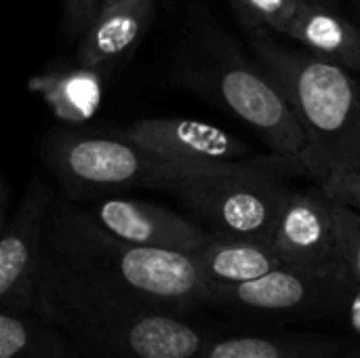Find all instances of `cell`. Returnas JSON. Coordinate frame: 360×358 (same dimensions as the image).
<instances>
[{
    "label": "cell",
    "instance_id": "ac0fdd59",
    "mask_svg": "<svg viewBox=\"0 0 360 358\" xmlns=\"http://www.w3.org/2000/svg\"><path fill=\"white\" fill-rule=\"evenodd\" d=\"M306 175L331 203L348 207L360 215V169L340 162H312Z\"/></svg>",
    "mask_w": 360,
    "mask_h": 358
},
{
    "label": "cell",
    "instance_id": "ba28073f",
    "mask_svg": "<svg viewBox=\"0 0 360 358\" xmlns=\"http://www.w3.org/2000/svg\"><path fill=\"white\" fill-rule=\"evenodd\" d=\"M270 247L285 266L312 276L338 279L346 268L333 205L319 186L285 192Z\"/></svg>",
    "mask_w": 360,
    "mask_h": 358
},
{
    "label": "cell",
    "instance_id": "6da1fadb",
    "mask_svg": "<svg viewBox=\"0 0 360 358\" xmlns=\"http://www.w3.org/2000/svg\"><path fill=\"white\" fill-rule=\"evenodd\" d=\"M34 312L80 358H198L217 333L177 312L112 291L42 255Z\"/></svg>",
    "mask_w": 360,
    "mask_h": 358
},
{
    "label": "cell",
    "instance_id": "e0dca14e",
    "mask_svg": "<svg viewBox=\"0 0 360 358\" xmlns=\"http://www.w3.org/2000/svg\"><path fill=\"white\" fill-rule=\"evenodd\" d=\"M0 358H76V352L38 312L0 310Z\"/></svg>",
    "mask_w": 360,
    "mask_h": 358
},
{
    "label": "cell",
    "instance_id": "ffe728a7",
    "mask_svg": "<svg viewBox=\"0 0 360 358\" xmlns=\"http://www.w3.org/2000/svg\"><path fill=\"white\" fill-rule=\"evenodd\" d=\"M333 205V217L338 228V238L342 247V255L348 268L360 279V215L350 211L348 207Z\"/></svg>",
    "mask_w": 360,
    "mask_h": 358
},
{
    "label": "cell",
    "instance_id": "d6986e66",
    "mask_svg": "<svg viewBox=\"0 0 360 358\" xmlns=\"http://www.w3.org/2000/svg\"><path fill=\"white\" fill-rule=\"evenodd\" d=\"M333 319H342L356 335H360V279L348 268L335 279Z\"/></svg>",
    "mask_w": 360,
    "mask_h": 358
},
{
    "label": "cell",
    "instance_id": "8fae6325",
    "mask_svg": "<svg viewBox=\"0 0 360 358\" xmlns=\"http://www.w3.org/2000/svg\"><path fill=\"white\" fill-rule=\"evenodd\" d=\"M110 234L141 247L196 253L213 234L167 207L133 198H105L89 211Z\"/></svg>",
    "mask_w": 360,
    "mask_h": 358
},
{
    "label": "cell",
    "instance_id": "30bf717a",
    "mask_svg": "<svg viewBox=\"0 0 360 358\" xmlns=\"http://www.w3.org/2000/svg\"><path fill=\"white\" fill-rule=\"evenodd\" d=\"M209 306L240 314L333 317L335 279H321L281 266L247 283L213 285Z\"/></svg>",
    "mask_w": 360,
    "mask_h": 358
},
{
    "label": "cell",
    "instance_id": "cb8c5ba5",
    "mask_svg": "<svg viewBox=\"0 0 360 358\" xmlns=\"http://www.w3.org/2000/svg\"><path fill=\"white\" fill-rule=\"evenodd\" d=\"M350 2V19L360 27V0H348Z\"/></svg>",
    "mask_w": 360,
    "mask_h": 358
},
{
    "label": "cell",
    "instance_id": "44dd1931",
    "mask_svg": "<svg viewBox=\"0 0 360 358\" xmlns=\"http://www.w3.org/2000/svg\"><path fill=\"white\" fill-rule=\"evenodd\" d=\"M101 0H63V36L68 40H76L84 34V30L99 15Z\"/></svg>",
    "mask_w": 360,
    "mask_h": 358
},
{
    "label": "cell",
    "instance_id": "3957f363",
    "mask_svg": "<svg viewBox=\"0 0 360 358\" xmlns=\"http://www.w3.org/2000/svg\"><path fill=\"white\" fill-rule=\"evenodd\" d=\"M173 74L181 87L253 129L272 154L308 160V135L285 95L253 53H245L205 8L190 15Z\"/></svg>",
    "mask_w": 360,
    "mask_h": 358
},
{
    "label": "cell",
    "instance_id": "484cf974",
    "mask_svg": "<svg viewBox=\"0 0 360 358\" xmlns=\"http://www.w3.org/2000/svg\"><path fill=\"white\" fill-rule=\"evenodd\" d=\"M114 2H118V0H101V8H108V6H112ZM99 8V11H101Z\"/></svg>",
    "mask_w": 360,
    "mask_h": 358
},
{
    "label": "cell",
    "instance_id": "83f0119b",
    "mask_svg": "<svg viewBox=\"0 0 360 358\" xmlns=\"http://www.w3.org/2000/svg\"><path fill=\"white\" fill-rule=\"evenodd\" d=\"M76 358H80V357H78V354H76Z\"/></svg>",
    "mask_w": 360,
    "mask_h": 358
},
{
    "label": "cell",
    "instance_id": "8992f818",
    "mask_svg": "<svg viewBox=\"0 0 360 358\" xmlns=\"http://www.w3.org/2000/svg\"><path fill=\"white\" fill-rule=\"evenodd\" d=\"M42 160L68 198L80 200L139 186L150 188L160 158L143 152L122 135L59 129L46 135Z\"/></svg>",
    "mask_w": 360,
    "mask_h": 358
},
{
    "label": "cell",
    "instance_id": "2e32d148",
    "mask_svg": "<svg viewBox=\"0 0 360 358\" xmlns=\"http://www.w3.org/2000/svg\"><path fill=\"white\" fill-rule=\"evenodd\" d=\"M53 114L65 122H84L97 114L103 99V84L99 70L78 65L76 70L46 72L32 82Z\"/></svg>",
    "mask_w": 360,
    "mask_h": 358
},
{
    "label": "cell",
    "instance_id": "52a82bcc",
    "mask_svg": "<svg viewBox=\"0 0 360 358\" xmlns=\"http://www.w3.org/2000/svg\"><path fill=\"white\" fill-rule=\"evenodd\" d=\"M240 27L293 40L316 57L360 70V27L344 13L312 0H228Z\"/></svg>",
    "mask_w": 360,
    "mask_h": 358
},
{
    "label": "cell",
    "instance_id": "4fadbf2b",
    "mask_svg": "<svg viewBox=\"0 0 360 358\" xmlns=\"http://www.w3.org/2000/svg\"><path fill=\"white\" fill-rule=\"evenodd\" d=\"M156 11V0H118L101 8L84 30L76 49V63L101 70L133 51L148 32Z\"/></svg>",
    "mask_w": 360,
    "mask_h": 358
},
{
    "label": "cell",
    "instance_id": "7c38bea8",
    "mask_svg": "<svg viewBox=\"0 0 360 358\" xmlns=\"http://www.w3.org/2000/svg\"><path fill=\"white\" fill-rule=\"evenodd\" d=\"M143 152L171 160H247L251 146L236 135L192 118H143L122 131Z\"/></svg>",
    "mask_w": 360,
    "mask_h": 358
},
{
    "label": "cell",
    "instance_id": "603a6c76",
    "mask_svg": "<svg viewBox=\"0 0 360 358\" xmlns=\"http://www.w3.org/2000/svg\"><path fill=\"white\" fill-rule=\"evenodd\" d=\"M314 4H321V6H327L331 11H338V13H344L350 17V2L348 0H312Z\"/></svg>",
    "mask_w": 360,
    "mask_h": 358
},
{
    "label": "cell",
    "instance_id": "4316f807",
    "mask_svg": "<svg viewBox=\"0 0 360 358\" xmlns=\"http://www.w3.org/2000/svg\"><path fill=\"white\" fill-rule=\"evenodd\" d=\"M354 74H356V78H359V82H360V70L359 72H354Z\"/></svg>",
    "mask_w": 360,
    "mask_h": 358
},
{
    "label": "cell",
    "instance_id": "5bb4252c",
    "mask_svg": "<svg viewBox=\"0 0 360 358\" xmlns=\"http://www.w3.org/2000/svg\"><path fill=\"white\" fill-rule=\"evenodd\" d=\"M209 285H238L259 279L281 266L283 260L259 238L215 236L194 253Z\"/></svg>",
    "mask_w": 360,
    "mask_h": 358
},
{
    "label": "cell",
    "instance_id": "d4e9b609",
    "mask_svg": "<svg viewBox=\"0 0 360 358\" xmlns=\"http://www.w3.org/2000/svg\"><path fill=\"white\" fill-rule=\"evenodd\" d=\"M335 358H360V348L359 350H350V348H346L342 354H338Z\"/></svg>",
    "mask_w": 360,
    "mask_h": 358
},
{
    "label": "cell",
    "instance_id": "277c9868",
    "mask_svg": "<svg viewBox=\"0 0 360 358\" xmlns=\"http://www.w3.org/2000/svg\"><path fill=\"white\" fill-rule=\"evenodd\" d=\"M289 175H306V167L278 154L247 160L160 158L150 190L173 194L215 236L270 243L283 196L291 188Z\"/></svg>",
    "mask_w": 360,
    "mask_h": 358
},
{
    "label": "cell",
    "instance_id": "9a60e30c",
    "mask_svg": "<svg viewBox=\"0 0 360 358\" xmlns=\"http://www.w3.org/2000/svg\"><path fill=\"white\" fill-rule=\"evenodd\" d=\"M346 348L335 338L215 333L198 358H335Z\"/></svg>",
    "mask_w": 360,
    "mask_h": 358
},
{
    "label": "cell",
    "instance_id": "7a4b0ae2",
    "mask_svg": "<svg viewBox=\"0 0 360 358\" xmlns=\"http://www.w3.org/2000/svg\"><path fill=\"white\" fill-rule=\"evenodd\" d=\"M44 253L93 283L158 308L200 312L209 306L211 285L194 253L127 243L65 198L55 196Z\"/></svg>",
    "mask_w": 360,
    "mask_h": 358
},
{
    "label": "cell",
    "instance_id": "7402d4cb",
    "mask_svg": "<svg viewBox=\"0 0 360 358\" xmlns=\"http://www.w3.org/2000/svg\"><path fill=\"white\" fill-rule=\"evenodd\" d=\"M6 207H8V190H6V184L0 175V232L2 228L6 226Z\"/></svg>",
    "mask_w": 360,
    "mask_h": 358
},
{
    "label": "cell",
    "instance_id": "9c48e42d",
    "mask_svg": "<svg viewBox=\"0 0 360 358\" xmlns=\"http://www.w3.org/2000/svg\"><path fill=\"white\" fill-rule=\"evenodd\" d=\"M55 194L40 177L0 232V310H34L44 234Z\"/></svg>",
    "mask_w": 360,
    "mask_h": 358
},
{
    "label": "cell",
    "instance_id": "5b68a950",
    "mask_svg": "<svg viewBox=\"0 0 360 358\" xmlns=\"http://www.w3.org/2000/svg\"><path fill=\"white\" fill-rule=\"evenodd\" d=\"M253 57L270 74L293 108L310 141L312 162H340L360 169V82L354 72L291 46L278 36L243 27Z\"/></svg>",
    "mask_w": 360,
    "mask_h": 358
}]
</instances>
